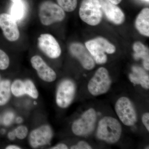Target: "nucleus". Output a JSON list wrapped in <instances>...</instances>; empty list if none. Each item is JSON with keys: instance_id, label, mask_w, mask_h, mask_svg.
<instances>
[{"instance_id": "nucleus-24", "label": "nucleus", "mask_w": 149, "mask_h": 149, "mask_svg": "<svg viewBox=\"0 0 149 149\" xmlns=\"http://www.w3.org/2000/svg\"><path fill=\"white\" fill-rule=\"evenodd\" d=\"M15 136L17 139L22 140L26 138L28 133V129L26 126L20 125L14 130Z\"/></svg>"}, {"instance_id": "nucleus-20", "label": "nucleus", "mask_w": 149, "mask_h": 149, "mask_svg": "<svg viewBox=\"0 0 149 149\" xmlns=\"http://www.w3.org/2000/svg\"><path fill=\"white\" fill-rule=\"evenodd\" d=\"M11 91L15 97H20L25 95L24 81L20 80H17L14 81L11 86Z\"/></svg>"}, {"instance_id": "nucleus-18", "label": "nucleus", "mask_w": 149, "mask_h": 149, "mask_svg": "<svg viewBox=\"0 0 149 149\" xmlns=\"http://www.w3.org/2000/svg\"><path fill=\"white\" fill-rule=\"evenodd\" d=\"M26 7L23 0L14 2L10 8L11 16L16 22L20 21L24 17Z\"/></svg>"}, {"instance_id": "nucleus-7", "label": "nucleus", "mask_w": 149, "mask_h": 149, "mask_svg": "<svg viewBox=\"0 0 149 149\" xmlns=\"http://www.w3.org/2000/svg\"><path fill=\"white\" fill-rule=\"evenodd\" d=\"M96 120L95 110L94 109H90L82 115L80 118L73 123L72 132L76 136H88L94 130Z\"/></svg>"}, {"instance_id": "nucleus-23", "label": "nucleus", "mask_w": 149, "mask_h": 149, "mask_svg": "<svg viewBox=\"0 0 149 149\" xmlns=\"http://www.w3.org/2000/svg\"><path fill=\"white\" fill-rule=\"evenodd\" d=\"M10 60L8 56L2 50L0 49V69L5 70L8 67Z\"/></svg>"}, {"instance_id": "nucleus-4", "label": "nucleus", "mask_w": 149, "mask_h": 149, "mask_svg": "<svg viewBox=\"0 0 149 149\" xmlns=\"http://www.w3.org/2000/svg\"><path fill=\"white\" fill-rule=\"evenodd\" d=\"M39 17L43 25L48 26L62 21L65 17V13L58 5L51 1H46L40 6Z\"/></svg>"}, {"instance_id": "nucleus-2", "label": "nucleus", "mask_w": 149, "mask_h": 149, "mask_svg": "<svg viewBox=\"0 0 149 149\" xmlns=\"http://www.w3.org/2000/svg\"><path fill=\"white\" fill-rule=\"evenodd\" d=\"M85 45L97 64H104L107 61L105 53L113 54L116 52L115 47L102 37L87 41Z\"/></svg>"}, {"instance_id": "nucleus-30", "label": "nucleus", "mask_w": 149, "mask_h": 149, "mask_svg": "<svg viewBox=\"0 0 149 149\" xmlns=\"http://www.w3.org/2000/svg\"><path fill=\"white\" fill-rule=\"evenodd\" d=\"M6 149H19L20 148L19 147L15 145H10V146H8L7 147Z\"/></svg>"}, {"instance_id": "nucleus-19", "label": "nucleus", "mask_w": 149, "mask_h": 149, "mask_svg": "<svg viewBox=\"0 0 149 149\" xmlns=\"http://www.w3.org/2000/svg\"><path fill=\"white\" fill-rule=\"evenodd\" d=\"M10 92V81L7 80L0 81V106L5 104L8 101Z\"/></svg>"}, {"instance_id": "nucleus-8", "label": "nucleus", "mask_w": 149, "mask_h": 149, "mask_svg": "<svg viewBox=\"0 0 149 149\" xmlns=\"http://www.w3.org/2000/svg\"><path fill=\"white\" fill-rule=\"evenodd\" d=\"M75 93V86L71 80H63L59 85L57 91L56 102L60 107L65 108L71 103Z\"/></svg>"}, {"instance_id": "nucleus-13", "label": "nucleus", "mask_w": 149, "mask_h": 149, "mask_svg": "<svg viewBox=\"0 0 149 149\" xmlns=\"http://www.w3.org/2000/svg\"><path fill=\"white\" fill-rule=\"evenodd\" d=\"M102 12L107 19L113 24H122L125 19V15L116 5L109 0H100Z\"/></svg>"}, {"instance_id": "nucleus-34", "label": "nucleus", "mask_w": 149, "mask_h": 149, "mask_svg": "<svg viewBox=\"0 0 149 149\" xmlns=\"http://www.w3.org/2000/svg\"><path fill=\"white\" fill-rule=\"evenodd\" d=\"M10 1H12L13 2H14L16 1H18V0H10Z\"/></svg>"}, {"instance_id": "nucleus-29", "label": "nucleus", "mask_w": 149, "mask_h": 149, "mask_svg": "<svg viewBox=\"0 0 149 149\" xmlns=\"http://www.w3.org/2000/svg\"><path fill=\"white\" fill-rule=\"evenodd\" d=\"M8 137L9 139L11 141H13L15 139L16 136H15V133L14 130L8 133Z\"/></svg>"}, {"instance_id": "nucleus-32", "label": "nucleus", "mask_w": 149, "mask_h": 149, "mask_svg": "<svg viewBox=\"0 0 149 149\" xmlns=\"http://www.w3.org/2000/svg\"><path fill=\"white\" fill-rule=\"evenodd\" d=\"M16 122L18 123H21L22 122V119L21 117H18L17 118Z\"/></svg>"}, {"instance_id": "nucleus-9", "label": "nucleus", "mask_w": 149, "mask_h": 149, "mask_svg": "<svg viewBox=\"0 0 149 149\" xmlns=\"http://www.w3.org/2000/svg\"><path fill=\"white\" fill-rule=\"evenodd\" d=\"M38 44L40 50L50 58H56L61 54L60 46L52 35L42 34L38 38Z\"/></svg>"}, {"instance_id": "nucleus-27", "label": "nucleus", "mask_w": 149, "mask_h": 149, "mask_svg": "<svg viewBox=\"0 0 149 149\" xmlns=\"http://www.w3.org/2000/svg\"><path fill=\"white\" fill-rule=\"evenodd\" d=\"M142 122L146 126V129L149 131V113H144L142 117Z\"/></svg>"}, {"instance_id": "nucleus-16", "label": "nucleus", "mask_w": 149, "mask_h": 149, "mask_svg": "<svg viewBox=\"0 0 149 149\" xmlns=\"http://www.w3.org/2000/svg\"><path fill=\"white\" fill-rule=\"evenodd\" d=\"M135 26L138 31L144 36H149V9H143L135 21Z\"/></svg>"}, {"instance_id": "nucleus-26", "label": "nucleus", "mask_w": 149, "mask_h": 149, "mask_svg": "<svg viewBox=\"0 0 149 149\" xmlns=\"http://www.w3.org/2000/svg\"><path fill=\"white\" fill-rule=\"evenodd\" d=\"M72 149H91L92 147L86 142L81 141L79 142L77 145L73 146L70 148Z\"/></svg>"}, {"instance_id": "nucleus-33", "label": "nucleus", "mask_w": 149, "mask_h": 149, "mask_svg": "<svg viewBox=\"0 0 149 149\" xmlns=\"http://www.w3.org/2000/svg\"><path fill=\"white\" fill-rule=\"evenodd\" d=\"M6 130H4V129H2L1 130V132L2 134H4L5 133Z\"/></svg>"}, {"instance_id": "nucleus-28", "label": "nucleus", "mask_w": 149, "mask_h": 149, "mask_svg": "<svg viewBox=\"0 0 149 149\" xmlns=\"http://www.w3.org/2000/svg\"><path fill=\"white\" fill-rule=\"evenodd\" d=\"M52 149H68L67 146L64 144H59L55 146L52 147Z\"/></svg>"}, {"instance_id": "nucleus-11", "label": "nucleus", "mask_w": 149, "mask_h": 149, "mask_svg": "<svg viewBox=\"0 0 149 149\" xmlns=\"http://www.w3.org/2000/svg\"><path fill=\"white\" fill-rule=\"evenodd\" d=\"M53 132L50 126L44 125L37 128L30 133L29 143L34 148L46 146L50 143Z\"/></svg>"}, {"instance_id": "nucleus-12", "label": "nucleus", "mask_w": 149, "mask_h": 149, "mask_svg": "<svg viewBox=\"0 0 149 149\" xmlns=\"http://www.w3.org/2000/svg\"><path fill=\"white\" fill-rule=\"evenodd\" d=\"M17 22L10 15L2 13L0 15V27L6 38L10 42L18 40L19 32Z\"/></svg>"}, {"instance_id": "nucleus-6", "label": "nucleus", "mask_w": 149, "mask_h": 149, "mask_svg": "<svg viewBox=\"0 0 149 149\" xmlns=\"http://www.w3.org/2000/svg\"><path fill=\"white\" fill-rule=\"evenodd\" d=\"M115 108L118 116L124 125L132 126L137 122L138 117L136 109L128 98H120L116 102Z\"/></svg>"}, {"instance_id": "nucleus-10", "label": "nucleus", "mask_w": 149, "mask_h": 149, "mask_svg": "<svg viewBox=\"0 0 149 149\" xmlns=\"http://www.w3.org/2000/svg\"><path fill=\"white\" fill-rule=\"evenodd\" d=\"M70 51L72 56L78 60L85 69L91 70L95 65V61L87 48L80 43H72Z\"/></svg>"}, {"instance_id": "nucleus-31", "label": "nucleus", "mask_w": 149, "mask_h": 149, "mask_svg": "<svg viewBox=\"0 0 149 149\" xmlns=\"http://www.w3.org/2000/svg\"><path fill=\"white\" fill-rule=\"evenodd\" d=\"M109 1H110L112 3L117 5L118 4L120 3L121 2L122 0H109Z\"/></svg>"}, {"instance_id": "nucleus-35", "label": "nucleus", "mask_w": 149, "mask_h": 149, "mask_svg": "<svg viewBox=\"0 0 149 149\" xmlns=\"http://www.w3.org/2000/svg\"><path fill=\"white\" fill-rule=\"evenodd\" d=\"M34 104H35V105H36V104H37V102H34Z\"/></svg>"}, {"instance_id": "nucleus-14", "label": "nucleus", "mask_w": 149, "mask_h": 149, "mask_svg": "<svg viewBox=\"0 0 149 149\" xmlns=\"http://www.w3.org/2000/svg\"><path fill=\"white\" fill-rule=\"evenodd\" d=\"M31 63L41 79L47 82H53L56 80V72L48 66L40 56L36 55L32 57L31 59Z\"/></svg>"}, {"instance_id": "nucleus-3", "label": "nucleus", "mask_w": 149, "mask_h": 149, "mask_svg": "<svg viewBox=\"0 0 149 149\" xmlns=\"http://www.w3.org/2000/svg\"><path fill=\"white\" fill-rule=\"evenodd\" d=\"M102 15L100 0H83L79 16L83 21L91 26H96L102 21Z\"/></svg>"}, {"instance_id": "nucleus-15", "label": "nucleus", "mask_w": 149, "mask_h": 149, "mask_svg": "<svg viewBox=\"0 0 149 149\" xmlns=\"http://www.w3.org/2000/svg\"><path fill=\"white\" fill-rule=\"evenodd\" d=\"M132 73L129 74V79L134 84H140L146 89L149 88V75L143 68L138 66H133Z\"/></svg>"}, {"instance_id": "nucleus-22", "label": "nucleus", "mask_w": 149, "mask_h": 149, "mask_svg": "<svg viewBox=\"0 0 149 149\" xmlns=\"http://www.w3.org/2000/svg\"><path fill=\"white\" fill-rule=\"evenodd\" d=\"M25 94L34 99L38 98L39 94L35 85L31 80H27L24 81Z\"/></svg>"}, {"instance_id": "nucleus-36", "label": "nucleus", "mask_w": 149, "mask_h": 149, "mask_svg": "<svg viewBox=\"0 0 149 149\" xmlns=\"http://www.w3.org/2000/svg\"><path fill=\"white\" fill-rule=\"evenodd\" d=\"M147 2H149V0H145Z\"/></svg>"}, {"instance_id": "nucleus-21", "label": "nucleus", "mask_w": 149, "mask_h": 149, "mask_svg": "<svg viewBox=\"0 0 149 149\" xmlns=\"http://www.w3.org/2000/svg\"><path fill=\"white\" fill-rule=\"evenodd\" d=\"M58 5L63 10L70 12L77 7V0H57Z\"/></svg>"}, {"instance_id": "nucleus-25", "label": "nucleus", "mask_w": 149, "mask_h": 149, "mask_svg": "<svg viewBox=\"0 0 149 149\" xmlns=\"http://www.w3.org/2000/svg\"><path fill=\"white\" fill-rule=\"evenodd\" d=\"M15 117V115L12 112H8L4 116L3 122L4 125H9L13 121Z\"/></svg>"}, {"instance_id": "nucleus-17", "label": "nucleus", "mask_w": 149, "mask_h": 149, "mask_svg": "<svg viewBox=\"0 0 149 149\" xmlns=\"http://www.w3.org/2000/svg\"><path fill=\"white\" fill-rule=\"evenodd\" d=\"M134 57L135 59L142 58L145 69L149 70V50L147 47L140 42H136L133 44Z\"/></svg>"}, {"instance_id": "nucleus-37", "label": "nucleus", "mask_w": 149, "mask_h": 149, "mask_svg": "<svg viewBox=\"0 0 149 149\" xmlns=\"http://www.w3.org/2000/svg\"><path fill=\"white\" fill-rule=\"evenodd\" d=\"M0 81H1V78H0Z\"/></svg>"}, {"instance_id": "nucleus-5", "label": "nucleus", "mask_w": 149, "mask_h": 149, "mask_svg": "<svg viewBox=\"0 0 149 149\" xmlns=\"http://www.w3.org/2000/svg\"><path fill=\"white\" fill-rule=\"evenodd\" d=\"M111 80L106 68L101 67L97 70L88 84V90L93 96L107 93L111 86Z\"/></svg>"}, {"instance_id": "nucleus-1", "label": "nucleus", "mask_w": 149, "mask_h": 149, "mask_svg": "<svg viewBox=\"0 0 149 149\" xmlns=\"http://www.w3.org/2000/svg\"><path fill=\"white\" fill-rule=\"evenodd\" d=\"M121 133V125L114 118L105 116L99 123L97 136L100 140L109 143H115L120 139Z\"/></svg>"}]
</instances>
